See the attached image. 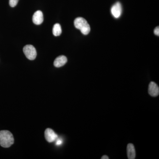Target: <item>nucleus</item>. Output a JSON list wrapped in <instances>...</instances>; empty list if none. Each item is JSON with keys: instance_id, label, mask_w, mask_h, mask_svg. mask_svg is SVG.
Returning <instances> with one entry per match:
<instances>
[{"instance_id": "obj_12", "label": "nucleus", "mask_w": 159, "mask_h": 159, "mask_svg": "<svg viewBox=\"0 0 159 159\" xmlns=\"http://www.w3.org/2000/svg\"><path fill=\"white\" fill-rule=\"evenodd\" d=\"M154 34H156V35H157V36H159V26L156 27L155 28V29L154 30Z\"/></svg>"}, {"instance_id": "obj_11", "label": "nucleus", "mask_w": 159, "mask_h": 159, "mask_svg": "<svg viewBox=\"0 0 159 159\" xmlns=\"http://www.w3.org/2000/svg\"><path fill=\"white\" fill-rule=\"evenodd\" d=\"M19 0H9V4L11 7H14L17 5Z\"/></svg>"}, {"instance_id": "obj_2", "label": "nucleus", "mask_w": 159, "mask_h": 159, "mask_svg": "<svg viewBox=\"0 0 159 159\" xmlns=\"http://www.w3.org/2000/svg\"><path fill=\"white\" fill-rule=\"evenodd\" d=\"M74 26L76 29H79L81 33L87 35L90 31V27L85 19L82 17H78L75 19L74 21Z\"/></svg>"}, {"instance_id": "obj_14", "label": "nucleus", "mask_w": 159, "mask_h": 159, "mask_svg": "<svg viewBox=\"0 0 159 159\" xmlns=\"http://www.w3.org/2000/svg\"><path fill=\"white\" fill-rule=\"evenodd\" d=\"M101 159H109V157H108V156H107L104 155V156H102V157H101Z\"/></svg>"}, {"instance_id": "obj_10", "label": "nucleus", "mask_w": 159, "mask_h": 159, "mask_svg": "<svg viewBox=\"0 0 159 159\" xmlns=\"http://www.w3.org/2000/svg\"><path fill=\"white\" fill-rule=\"evenodd\" d=\"M62 32L61 26L59 24H56L54 25L53 28V34L55 36L60 35Z\"/></svg>"}, {"instance_id": "obj_3", "label": "nucleus", "mask_w": 159, "mask_h": 159, "mask_svg": "<svg viewBox=\"0 0 159 159\" xmlns=\"http://www.w3.org/2000/svg\"><path fill=\"white\" fill-rule=\"evenodd\" d=\"M23 51L26 57L30 60H33L36 58L37 52L34 46L27 45L24 47Z\"/></svg>"}, {"instance_id": "obj_13", "label": "nucleus", "mask_w": 159, "mask_h": 159, "mask_svg": "<svg viewBox=\"0 0 159 159\" xmlns=\"http://www.w3.org/2000/svg\"><path fill=\"white\" fill-rule=\"evenodd\" d=\"M62 141L60 139H58V140H57V142H56V145H61L62 144Z\"/></svg>"}, {"instance_id": "obj_4", "label": "nucleus", "mask_w": 159, "mask_h": 159, "mask_svg": "<svg viewBox=\"0 0 159 159\" xmlns=\"http://www.w3.org/2000/svg\"><path fill=\"white\" fill-rule=\"evenodd\" d=\"M111 13L116 18H119L122 13V7L119 2L115 3L111 8Z\"/></svg>"}, {"instance_id": "obj_6", "label": "nucleus", "mask_w": 159, "mask_h": 159, "mask_svg": "<svg viewBox=\"0 0 159 159\" xmlns=\"http://www.w3.org/2000/svg\"><path fill=\"white\" fill-rule=\"evenodd\" d=\"M148 93L152 97H156L159 94V88L156 83L151 82L148 86Z\"/></svg>"}, {"instance_id": "obj_8", "label": "nucleus", "mask_w": 159, "mask_h": 159, "mask_svg": "<svg viewBox=\"0 0 159 159\" xmlns=\"http://www.w3.org/2000/svg\"><path fill=\"white\" fill-rule=\"evenodd\" d=\"M67 61V59L66 56L61 55L57 57L55 59L54 62V66L56 67L59 68L62 66H64Z\"/></svg>"}, {"instance_id": "obj_5", "label": "nucleus", "mask_w": 159, "mask_h": 159, "mask_svg": "<svg viewBox=\"0 0 159 159\" xmlns=\"http://www.w3.org/2000/svg\"><path fill=\"white\" fill-rule=\"evenodd\" d=\"M45 137L48 142L51 143L57 140L58 136L51 129L48 128L45 131Z\"/></svg>"}, {"instance_id": "obj_1", "label": "nucleus", "mask_w": 159, "mask_h": 159, "mask_svg": "<svg viewBox=\"0 0 159 159\" xmlns=\"http://www.w3.org/2000/svg\"><path fill=\"white\" fill-rule=\"evenodd\" d=\"M12 134L8 130L0 131V145L4 148H9L14 143Z\"/></svg>"}, {"instance_id": "obj_9", "label": "nucleus", "mask_w": 159, "mask_h": 159, "mask_svg": "<svg viewBox=\"0 0 159 159\" xmlns=\"http://www.w3.org/2000/svg\"><path fill=\"white\" fill-rule=\"evenodd\" d=\"M127 157L129 159L135 158L136 152L134 145L132 144L129 143L127 146Z\"/></svg>"}, {"instance_id": "obj_7", "label": "nucleus", "mask_w": 159, "mask_h": 159, "mask_svg": "<svg viewBox=\"0 0 159 159\" xmlns=\"http://www.w3.org/2000/svg\"><path fill=\"white\" fill-rule=\"evenodd\" d=\"M43 15L41 11L38 10L34 12L32 17V21L35 25H41L43 21Z\"/></svg>"}]
</instances>
